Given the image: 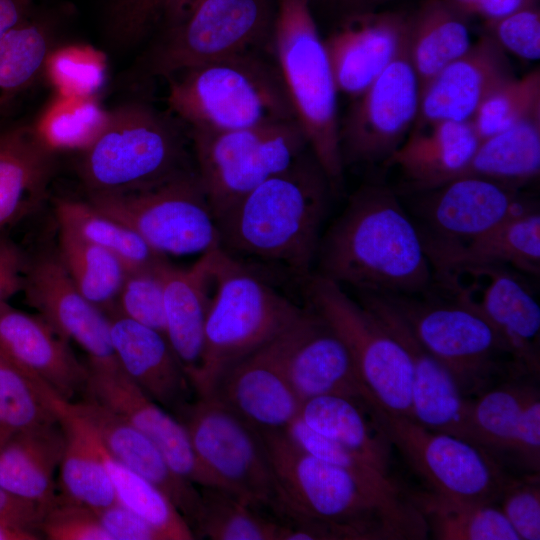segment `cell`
<instances>
[{"instance_id":"1","label":"cell","mask_w":540,"mask_h":540,"mask_svg":"<svg viewBox=\"0 0 540 540\" xmlns=\"http://www.w3.org/2000/svg\"><path fill=\"white\" fill-rule=\"evenodd\" d=\"M331 193L328 177L307 149L216 218L219 249L251 268L274 269L305 283Z\"/></svg>"},{"instance_id":"2","label":"cell","mask_w":540,"mask_h":540,"mask_svg":"<svg viewBox=\"0 0 540 540\" xmlns=\"http://www.w3.org/2000/svg\"><path fill=\"white\" fill-rule=\"evenodd\" d=\"M317 274L361 293L414 296L433 272L416 223L393 190L365 185L321 237Z\"/></svg>"},{"instance_id":"3","label":"cell","mask_w":540,"mask_h":540,"mask_svg":"<svg viewBox=\"0 0 540 540\" xmlns=\"http://www.w3.org/2000/svg\"><path fill=\"white\" fill-rule=\"evenodd\" d=\"M259 433L276 483L270 509L280 521L328 523L344 540L427 538L426 523L414 503L381 499L347 471L302 449L285 430Z\"/></svg>"},{"instance_id":"4","label":"cell","mask_w":540,"mask_h":540,"mask_svg":"<svg viewBox=\"0 0 540 540\" xmlns=\"http://www.w3.org/2000/svg\"><path fill=\"white\" fill-rule=\"evenodd\" d=\"M167 111L188 131H229L293 119L275 57L253 51L165 78Z\"/></svg>"},{"instance_id":"5","label":"cell","mask_w":540,"mask_h":540,"mask_svg":"<svg viewBox=\"0 0 540 540\" xmlns=\"http://www.w3.org/2000/svg\"><path fill=\"white\" fill-rule=\"evenodd\" d=\"M305 309L220 250L201 362L192 380L196 396H211L229 369L287 331Z\"/></svg>"},{"instance_id":"6","label":"cell","mask_w":540,"mask_h":540,"mask_svg":"<svg viewBox=\"0 0 540 540\" xmlns=\"http://www.w3.org/2000/svg\"><path fill=\"white\" fill-rule=\"evenodd\" d=\"M80 152L78 173L87 197L143 189L195 167L180 122L144 100L107 110L102 129Z\"/></svg>"},{"instance_id":"7","label":"cell","mask_w":540,"mask_h":540,"mask_svg":"<svg viewBox=\"0 0 540 540\" xmlns=\"http://www.w3.org/2000/svg\"><path fill=\"white\" fill-rule=\"evenodd\" d=\"M272 50L295 117L333 192L343 180L338 89L329 57L306 0H278Z\"/></svg>"},{"instance_id":"8","label":"cell","mask_w":540,"mask_h":540,"mask_svg":"<svg viewBox=\"0 0 540 540\" xmlns=\"http://www.w3.org/2000/svg\"><path fill=\"white\" fill-rule=\"evenodd\" d=\"M272 0H205L184 19L159 29L129 79L167 78L184 69L272 48Z\"/></svg>"},{"instance_id":"9","label":"cell","mask_w":540,"mask_h":540,"mask_svg":"<svg viewBox=\"0 0 540 540\" xmlns=\"http://www.w3.org/2000/svg\"><path fill=\"white\" fill-rule=\"evenodd\" d=\"M384 296L418 341L449 370L466 398L502 381L528 376L502 335L471 307L449 297Z\"/></svg>"},{"instance_id":"10","label":"cell","mask_w":540,"mask_h":540,"mask_svg":"<svg viewBox=\"0 0 540 540\" xmlns=\"http://www.w3.org/2000/svg\"><path fill=\"white\" fill-rule=\"evenodd\" d=\"M188 133L195 169L215 218L309 149L296 118Z\"/></svg>"},{"instance_id":"11","label":"cell","mask_w":540,"mask_h":540,"mask_svg":"<svg viewBox=\"0 0 540 540\" xmlns=\"http://www.w3.org/2000/svg\"><path fill=\"white\" fill-rule=\"evenodd\" d=\"M87 201L163 256L201 255L219 248L216 218L195 167L143 189L88 196Z\"/></svg>"},{"instance_id":"12","label":"cell","mask_w":540,"mask_h":540,"mask_svg":"<svg viewBox=\"0 0 540 540\" xmlns=\"http://www.w3.org/2000/svg\"><path fill=\"white\" fill-rule=\"evenodd\" d=\"M304 285L310 307L343 340L372 398L388 412L411 418L413 374L404 347L334 281L316 273Z\"/></svg>"},{"instance_id":"13","label":"cell","mask_w":540,"mask_h":540,"mask_svg":"<svg viewBox=\"0 0 540 540\" xmlns=\"http://www.w3.org/2000/svg\"><path fill=\"white\" fill-rule=\"evenodd\" d=\"M365 404L380 430L429 490L462 501L497 504L509 474L483 448L395 415L369 394Z\"/></svg>"},{"instance_id":"14","label":"cell","mask_w":540,"mask_h":540,"mask_svg":"<svg viewBox=\"0 0 540 540\" xmlns=\"http://www.w3.org/2000/svg\"><path fill=\"white\" fill-rule=\"evenodd\" d=\"M176 418L198 460L224 490L256 509L271 508L276 483L258 430L213 396H196Z\"/></svg>"},{"instance_id":"15","label":"cell","mask_w":540,"mask_h":540,"mask_svg":"<svg viewBox=\"0 0 540 540\" xmlns=\"http://www.w3.org/2000/svg\"><path fill=\"white\" fill-rule=\"evenodd\" d=\"M437 282L454 299L483 315L502 335L525 374L540 371V306L510 268L485 263L432 266Z\"/></svg>"},{"instance_id":"16","label":"cell","mask_w":540,"mask_h":540,"mask_svg":"<svg viewBox=\"0 0 540 540\" xmlns=\"http://www.w3.org/2000/svg\"><path fill=\"white\" fill-rule=\"evenodd\" d=\"M419 103L420 85L405 46L370 86L353 99L339 122L344 167L384 163L411 131Z\"/></svg>"},{"instance_id":"17","label":"cell","mask_w":540,"mask_h":540,"mask_svg":"<svg viewBox=\"0 0 540 540\" xmlns=\"http://www.w3.org/2000/svg\"><path fill=\"white\" fill-rule=\"evenodd\" d=\"M22 292L27 302L66 341H74L88 356V365L114 368V353L106 313L74 286L56 251L26 256Z\"/></svg>"},{"instance_id":"18","label":"cell","mask_w":540,"mask_h":540,"mask_svg":"<svg viewBox=\"0 0 540 540\" xmlns=\"http://www.w3.org/2000/svg\"><path fill=\"white\" fill-rule=\"evenodd\" d=\"M521 188L464 176L421 192L416 213L422 242L464 244L534 204Z\"/></svg>"},{"instance_id":"19","label":"cell","mask_w":540,"mask_h":540,"mask_svg":"<svg viewBox=\"0 0 540 540\" xmlns=\"http://www.w3.org/2000/svg\"><path fill=\"white\" fill-rule=\"evenodd\" d=\"M86 398L128 420L162 452L172 469L199 487L220 488L198 460L183 424L152 400L120 367L90 366Z\"/></svg>"},{"instance_id":"20","label":"cell","mask_w":540,"mask_h":540,"mask_svg":"<svg viewBox=\"0 0 540 540\" xmlns=\"http://www.w3.org/2000/svg\"><path fill=\"white\" fill-rule=\"evenodd\" d=\"M360 303L377 317L409 356L413 374L410 419L472 443L470 399L462 394L449 370L418 341L384 295L361 293Z\"/></svg>"},{"instance_id":"21","label":"cell","mask_w":540,"mask_h":540,"mask_svg":"<svg viewBox=\"0 0 540 540\" xmlns=\"http://www.w3.org/2000/svg\"><path fill=\"white\" fill-rule=\"evenodd\" d=\"M282 365L301 404L322 395L364 402L368 390L347 346L310 306L284 334Z\"/></svg>"},{"instance_id":"22","label":"cell","mask_w":540,"mask_h":540,"mask_svg":"<svg viewBox=\"0 0 540 540\" xmlns=\"http://www.w3.org/2000/svg\"><path fill=\"white\" fill-rule=\"evenodd\" d=\"M285 332L236 363L211 395L259 431L285 430L299 415L282 365Z\"/></svg>"},{"instance_id":"23","label":"cell","mask_w":540,"mask_h":540,"mask_svg":"<svg viewBox=\"0 0 540 540\" xmlns=\"http://www.w3.org/2000/svg\"><path fill=\"white\" fill-rule=\"evenodd\" d=\"M407 16L375 10L346 15L324 40L338 92L359 96L404 50Z\"/></svg>"},{"instance_id":"24","label":"cell","mask_w":540,"mask_h":540,"mask_svg":"<svg viewBox=\"0 0 540 540\" xmlns=\"http://www.w3.org/2000/svg\"><path fill=\"white\" fill-rule=\"evenodd\" d=\"M514 76L506 52L484 33L422 88L413 127L471 121L484 99Z\"/></svg>"},{"instance_id":"25","label":"cell","mask_w":540,"mask_h":540,"mask_svg":"<svg viewBox=\"0 0 540 540\" xmlns=\"http://www.w3.org/2000/svg\"><path fill=\"white\" fill-rule=\"evenodd\" d=\"M0 356L56 394L72 400L84 392L88 367L40 315L0 304Z\"/></svg>"},{"instance_id":"26","label":"cell","mask_w":540,"mask_h":540,"mask_svg":"<svg viewBox=\"0 0 540 540\" xmlns=\"http://www.w3.org/2000/svg\"><path fill=\"white\" fill-rule=\"evenodd\" d=\"M107 316L122 370L152 400L177 417L196 393L166 336L116 311Z\"/></svg>"},{"instance_id":"27","label":"cell","mask_w":540,"mask_h":540,"mask_svg":"<svg viewBox=\"0 0 540 540\" xmlns=\"http://www.w3.org/2000/svg\"><path fill=\"white\" fill-rule=\"evenodd\" d=\"M56 153L35 122L0 124V236L41 206Z\"/></svg>"},{"instance_id":"28","label":"cell","mask_w":540,"mask_h":540,"mask_svg":"<svg viewBox=\"0 0 540 540\" xmlns=\"http://www.w3.org/2000/svg\"><path fill=\"white\" fill-rule=\"evenodd\" d=\"M71 402L106 451L160 489L193 529L201 500L197 486L177 474L160 449L124 417L89 398Z\"/></svg>"},{"instance_id":"29","label":"cell","mask_w":540,"mask_h":540,"mask_svg":"<svg viewBox=\"0 0 540 540\" xmlns=\"http://www.w3.org/2000/svg\"><path fill=\"white\" fill-rule=\"evenodd\" d=\"M219 251L201 254L186 268L169 261L163 268L165 336L191 383L201 362Z\"/></svg>"},{"instance_id":"30","label":"cell","mask_w":540,"mask_h":540,"mask_svg":"<svg viewBox=\"0 0 540 540\" xmlns=\"http://www.w3.org/2000/svg\"><path fill=\"white\" fill-rule=\"evenodd\" d=\"M480 142L471 121H440L412 127L384 162L399 168L412 192H425L459 178Z\"/></svg>"},{"instance_id":"31","label":"cell","mask_w":540,"mask_h":540,"mask_svg":"<svg viewBox=\"0 0 540 540\" xmlns=\"http://www.w3.org/2000/svg\"><path fill=\"white\" fill-rule=\"evenodd\" d=\"M47 398L65 436L60 463L62 495L99 510L117 502L100 453V440L94 428L67 400L47 390Z\"/></svg>"},{"instance_id":"32","label":"cell","mask_w":540,"mask_h":540,"mask_svg":"<svg viewBox=\"0 0 540 540\" xmlns=\"http://www.w3.org/2000/svg\"><path fill=\"white\" fill-rule=\"evenodd\" d=\"M423 246L431 266L485 263L539 276L540 213L532 204L464 244Z\"/></svg>"},{"instance_id":"33","label":"cell","mask_w":540,"mask_h":540,"mask_svg":"<svg viewBox=\"0 0 540 540\" xmlns=\"http://www.w3.org/2000/svg\"><path fill=\"white\" fill-rule=\"evenodd\" d=\"M64 448L58 421L12 436L0 445V487L48 509L57 498L54 473Z\"/></svg>"},{"instance_id":"34","label":"cell","mask_w":540,"mask_h":540,"mask_svg":"<svg viewBox=\"0 0 540 540\" xmlns=\"http://www.w3.org/2000/svg\"><path fill=\"white\" fill-rule=\"evenodd\" d=\"M467 18L445 0H424L407 16L406 52L420 91L471 47Z\"/></svg>"},{"instance_id":"35","label":"cell","mask_w":540,"mask_h":540,"mask_svg":"<svg viewBox=\"0 0 540 540\" xmlns=\"http://www.w3.org/2000/svg\"><path fill=\"white\" fill-rule=\"evenodd\" d=\"M53 47L52 27L32 15L0 39V124L13 120L46 71Z\"/></svg>"},{"instance_id":"36","label":"cell","mask_w":540,"mask_h":540,"mask_svg":"<svg viewBox=\"0 0 540 540\" xmlns=\"http://www.w3.org/2000/svg\"><path fill=\"white\" fill-rule=\"evenodd\" d=\"M364 402L337 395H322L302 402L299 419L316 433L362 456L388 473L389 441L375 421L367 420ZM373 419V418H372Z\"/></svg>"},{"instance_id":"37","label":"cell","mask_w":540,"mask_h":540,"mask_svg":"<svg viewBox=\"0 0 540 540\" xmlns=\"http://www.w3.org/2000/svg\"><path fill=\"white\" fill-rule=\"evenodd\" d=\"M539 173L540 110L481 140L460 177H479L521 188Z\"/></svg>"},{"instance_id":"38","label":"cell","mask_w":540,"mask_h":540,"mask_svg":"<svg viewBox=\"0 0 540 540\" xmlns=\"http://www.w3.org/2000/svg\"><path fill=\"white\" fill-rule=\"evenodd\" d=\"M438 540H520L499 506L451 499L430 490L409 493Z\"/></svg>"},{"instance_id":"39","label":"cell","mask_w":540,"mask_h":540,"mask_svg":"<svg viewBox=\"0 0 540 540\" xmlns=\"http://www.w3.org/2000/svg\"><path fill=\"white\" fill-rule=\"evenodd\" d=\"M56 253L76 289L107 315L114 312L127 275L114 254L59 226Z\"/></svg>"},{"instance_id":"40","label":"cell","mask_w":540,"mask_h":540,"mask_svg":"<svg viewBox=\"0 0 540 540\" xmlns=\"http://www.w3.org/2000/svg\"><path fill=\"white\" fill-rule=\"evenodd\" d=\"M54 212L58 226L117 256L128 271L166 258L155 252L134 230L86 201L57 198Z\"/></svg>"},{"instance_id":"41","label":"cell","mask_w":540,"mask_h":540,"mask_svg":"<svg viewBox=\"0 0 540 540\" xmlns=\"http://www.w3.org/2000/svg\"><path fill=\"white\" fill-rule=\"evenodd\" d=\"M528 378L520 376L502 381L470 399L472 443L501 464L504 457L509 458L522 407L533 386Z\"/></svg>"},{"instance_id":"42","label":"cell","mask_w":540,"mask_h":540,"mask_svg":"<svg viewBox=\"0 0 540 540\" xmlns=\"http://www.w3.org/2000/svg\"><path fill=\"white\" fill-rule=\"evenodd\" d=\"M99 447L117 502L149 523L163 540L196 538L187 520L160 489L113 458L101 441Z\"/></svg>"},{"instance_id":"43","label":"cell","mask_w":540,"mask_h":540,"mask_svg":"<svg viewBox=\"0 0 540 540\" xmlns=\"http://www.w3.org/2000/svg\"><path fill=\"white\" fill-rule=\"evenodd\" d=\"M195 535L211 540H278L281 523L256 511L230 492L200 487Z\"/></svg>"},{"instance_id":"44","label":"cell","mask_w":540,"mask_h":540,"mask_svg":"<svg viewBox=\"0 0 540 540\" xmlns=\"http://www.w3.org/2000/svg\"><path fill=\"white\" fill-rule=\"evenodd\" d=\"M48 388L0 356V445L18 433L57 421Z\"/></svg>"},{"instance_id":"45","label":"cell","mask_w":540,"mask_h":540,"mask_svg":"<svg viewBox=\"0 0 540 540\" xmlns=\"http://www.w3.org/2000/svg\"><path fill=\"white\" fill-rule=\"evenodd\" d=\"M285 431L302 449L347 471L381 499L397 505L413 504L409 494L405 493L388 473L381 471L362 456L316 433L299 417Z\"/></svg>"},{"instance_id":"46","label":"cell","mask_w":540,"mask_h":540,"mask_svg":"<svg viewBox=\"0 0 540 540\" xmlns=\"http://www.w3.org/2000/svg\"><path fill=\"white\" fill-rule=\"evenodd\" d=\"M540 110V69L512 77L481 103L471 123L480 141L506 130Z\"/></svg>"},{"instance_id":"47","label":"cell","mask_w":540,"mask_h":540,"mask_svg":"<svg viewBox=\"0 0 540 540\" xmlns=\"http://www.w3.org/2000/svg\"><path fill=\"white\" fill-rule=\"evenodd\" d=\"M35 124L55 151L85 149L102 129L107 116L93 97L59 99Z\"/></svg>"},{"instance_id":"48","label":"cell","mask_w":540,"mask_h":540,"mask_svg":"<svg viewBox=\"0 0 540 540\" xmlns=\"http://www.w3.org/2000/svg\"><path fill=\"white\" fill-rule=\"evenodd\" d=\"M167 259L127 272L115 311L165 335L164 277Z\"/></svg>"},{"instance_id":"49","label":"cell","mask_w":540,"mask_h":540,"mask_svg":"<svg viewBox=\"0 0 540 540\" xmlns=\"http://www.w3.org/2000/svg\"><path fill=\"white\" fill-rule=\"evenodd\" d=\"M46 71L67 97H92L104 80V66L92 52L79 48L53 50Z\"/></svg>"},{"instance_id":"50","label":"cell","mask_w":540,"mask_h":540,"mask_svg":"<svg viewBox=\"0 0 540 540\" xmlns=\"http://www.w3.org/2000/svg\"><path fill=\"white\" fill-rule=\"evenodd\" d=\"M497 503L520 540L540 539L539 473L510 475Z\"/></svg>"},{"instance_id":"51","label":"cell","mask_w":540,"mask_h":540,"mask_svg":"<svg viewBox=\"0 0 540 540\" xmlns=\"http://www.w3.org/2000/svg\"><path fill=\"white\" fill-rule=\"evenodd\" d=\"M39 532L49 540H112L94 510L63 495L46 510Z\"/></svg>"},{"instance_id":"52","label":"cell","mask_w":540,"mask_h":540,"mask_svg":"<svg viewBox=\"0 0 540 540\" xmlns=\"http://www.w3.org/2000/svg\"><path fill=\"white\" fill-rule=\"evenodd\" d=\"M484 30L505 52L525 60H539L540 11L537 4L484 21Z\"/></svg>"},{"instance_id":"53","label":"cell","mask_w":540,"mask_h":540,"mask_svg":"<svg viewBox=\"0 0 540 540\" xmlns=\"http://www.w3.org/2000/svg\"><path fill=\"white\" fill-rule=\"evenodd\" d=\"M508 459L527 473L540 471V394L535 384L524 401Z\"/></svg>"},{"instance_id":"54","label":"cell","mask_w":540,"mask_h":540,"mask_svg":"<svg viewBox=\"0 0 540 540\" xmlns=\"http://www.w3.org/2000/svg\"><path fill=\"white\" fill-rule=\"evenodd\" d=\"M94 512L112 540H163L149 523L119 502Z\"/></svg>"},{"instance_id":"55","label":"cell","mask_w":540,"mask_h":540,"mask_svg":"<svg viewBox=\"0 0 540 540\" xmlns=\"http://www.w3.org/2000/svg\"><path fill=\"white\" fill-rule=\"evenodd\" d=\"M46 510L42 505L0 487V523L40 534L39 526Z\"/></svg>"},{"instance_id":"56","label":"cell","mask_w":540,"mask_h":540,"mask_svg":"<svg viewBox=\"0 0 540 540\" xmlns=\"http://www.w3.org/2000/svg\"><path fill=\"white\" fill-rule=\"evenodd\" d=\"M26 255L12 240L0 236V304L22 291Z\"/></svg>"},{"instance_id":"57","label":"cell","mask_w":540,"mask_h":540,"mask_svg":"<svg viewBox=\"0 0 540 540\" xmlns=\"http://www.w3.org/2000/svg\"><path fill=\"white\" fill-rule=\"evenodd\" d=\"M466 17L478 16L484 21L495 20L522 8L537 4V0H445Z\"/></svg>"},{"instance_id":"58","label":"cell","mask_w":540,"mask_h":540,"mask_svg":"<svg viewBox=\"0 0 540 540\" xmlns=\"http://www.w3.org/2000/svg\"><path fill=\"white\" fill-rule=\"evenodd\" d=\"M32 0H0V39L32 15Z\"/></svg>"},{"instance_id":"59","label":"cell","mask_w":540,"mask_h":540,"mask_svg":"<svg viewBox=\"0 0 540 540\" xmlns=\"http://www.w3.org/2000/svg\"><path fill=\"white\" fill-rule=\"evenodd\" d=\"M340 2L345 8L348 9L349 14L354 13H360V12H366V11H372L375 10L376 7L379 5L395 1V0H337Z\"/></svg>"},{"instance_id":"60","label":"cell","mask_w":540,"mask_h":540,"mask_svg":"<svg viewBox=\"0 0 540 540\" xmlns=\"http://www.w3.org/2000/svg\"><path fill=\"white\" fill-rule=\"evenodd\" d=\"M40 536L38 533L0 523V540H38L41 539Z\"/></svg>"},{"instance_id":"61","label":"cell","mask_w":540,"mask_h":540,"mask_svg":"<svg viewBox=\"0 0 540 540\" xmlns=\"http://www.w3.org/2000/svg\"><path fill=\"white\" fill-rule=\"evenodd\" d=\"M306 1H308L310 3L312 0H306Z\"/></svg>"}]
</instances>
